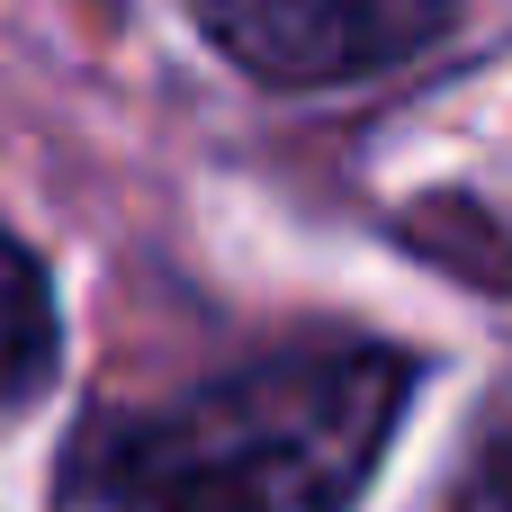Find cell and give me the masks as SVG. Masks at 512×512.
Instances as JSON below:
<instances>
[{
  "label": "cell",
  "mask_w": 512,
  "mask_h": 512,
  "mask_svg": "<svg viewBox=\"0 0 512 512\" xmlns=\"http://www.w3.org/2000/svg\"><path fill=\"white\" fill-rule=\"evenodd\" d=\"M414 405L387 342L261 351L189 396L99 414L54 477L63 512H351Z\"/></svg>",
  "instance_id": "1"
},
{
  "label": "cell",
  "mask_w": 512,
  "mask_h": 512,
  "mask_svg": "<svg viewBox=\"0 0 512 512\" xmlns=\"http://www.w3.org/2000/svg\"><path fill=\"white\" fill-rule=\"evenodd\" d=\"M198 27L270 90H324L414 54L450 0H189Z\"/></svg>",
  "instance_id": "2"
},
{
  "label": "cell",
  "mask_w": 512,
  "mask_h": 512,
  "mask_svg": "<svg viewBox=\"0 0 512 512\" xmlns=\"http://www.w3.org/2000/svg\"><path fill=\"white\" fill-rule=\"evenodd\" d=\"M54 369V288L36 270V252L0 225V405L36 396Z\"/></svg>",
  "instance_id": "3"
},
{
  "label": "cell",
  "mask_w": 512,
  "mask_h": 512,
  "mask_svg": "<svg viewBox=\"0 0 512 512\" xmlns=\"http://www.w3.org/2000/svg\"><path fill=\"white\" fill-rule=\"evenodd\" d=\"M450 512H512V432L468 468V486H459V504Z\"/></svg>",
  "instance_id": "4"
}]
</instances>
